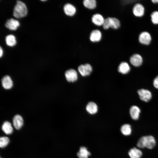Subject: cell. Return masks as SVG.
<instances>
[{"mask_svg": "<svg viewBox=\"0 0 158 158\" xmlns=\"http://www.w3.org/2000/svg\"><path fill=\"white\" fill-rule=\"evenodd\" d=\"M145 9L143 6L139 3L135 4L133 9V12L136 16L140 17L144 14Z\"/></svg>", "mask_w": 158, "mask_h": 158, "instance_id": "9c48e42d", "label": "cell"}, {"mask_svg": "<svg viewBox=\"0 0 158 158\" xmlns=\"http://www.w3.org/2000/svg\"><path fill=\"white\" fill-rule=\"evenodd\" d=\"M2 129L7 134H11L13 132V128L11 124L8 121H6L4 123L2 126Z\"/></svg>", "mask_w": 158, "mask_h": 158, "instance_id": "ffe728a7", "label": "cell"}, {"mask_svg": "<svg viewBox=\"0 0 158 158\" xmlns=\"http://www.w3.org/2000/svg\"><path fill=\"white\" fill-rule=\"evenodd\" d=\"M128 153L130 158H140L142 154V151L136 147L130 149Z\"/></svg>", "mask_w": 158, "mask_h": 158, "instance_id": "ac0fdd59", "label": "cell"}, {"mask_svg": "<svg viewBox=\"0 0 158 158\" xmlns=\"http://www.w3.org/2000/svg\"><path fill=\"white\" fill-rule=\"evenodd\" d=\"M79 73L83 76L89 75L92 71V69L91 65L89 63L82 64L78 68Z\"/></svg>", "mask_w": 158, "mask_h": 158, "instance_id": "277c9868", "label": "cell"}, {"mask_svg": "<svg viewBox=\"0 0 158 158\" xmlns=\"http://www.w3.org/2000/svg\"><path fill=\"white\" fill-rule=\"evenodd\" d=\"M153 85L156 88L158 89V75L154 79L153 81Z\"/></svg>", "mask_w": 158, "mask_h": 158, "instance_id": "4316f807", "label": "cell"}, {"mask_svg": "<svg viewBox=\"0 0 158 158\" xmlns=\"http://www.w3.org/2000/svg\"><path fill=\"white\" fill-rule=\"evenodd\" d=\"M1 83L3 87L6 89L11 88L13 85L12 80L11 77L8 75L3 77L1 80Z\"/></svg>", "mask_w": 158, "mask_h": 158, "instance_id": "5bb4252c", "label": "cell"}, {"mask_svg": "<svg viewBox=\"0 0 158 158\" xmlns=\"http://www.w3.org/2000/svg\"><path fill=\"white\" fill-rule=\"evenodd\" d=\"M138 40L139 42L141 44L148 45L149 44L151 41V37L150 34L147 32H143L140 34Z\"/></svg>", "mask_w": 158, "mask_h": 158, "instance_id": "5b68a950", "label": "cell"}, {"mask_svg": "<svg viewBox=\"0 0 158 158\" xmlns=\"http://www.w3.org/2000/svg\"><path fill=\"white\" fill-rule=\"evenodd\" d=\"M118 71L122 74H126L128 73L130 70V68L128 63L122 62L118 67Z\"/></svg>", "mask_w": 158, "mask_h": 158, "instance_id": "d6986e66", "label": "cell"}, {"mask_svg": "<svg viewBox=\"0 0 158 158\" xmlns=\"http://www.w3.org/2000/svg\"><path fill=\"white\" fill-rule=\"evenodd\" d=\"M151 20L154 24H158V11H154L151 15Z\"/></svg>", "mask_w": 158, "mask_h": 158, "instance_id": "484cf974", "label": "cell"}, {"mask_svg": "<svg viewBox=\"0 0 158 158\" xmlns=\"http://www.w3.org/2000/svg\"><path fill=\"white\" fill-rule=\"evenodd\" d=\"M86 109L89 114H94L98 111V107L96 104L92 102H89L86 106Z\"/></svg>", "mask_w": 158, "mask_h": 158, "instance_id": "e0dca14e", "label": "cell"}, {"mask_svg": "<svg viewBox=\"0 0 158 158\" xmlns=\"http://www.w3.org/2000/svg\"><path fill=\"white\" fill-rule=\"evenodd\" d=\"M27 9L25 4L22 1H17L13 10V15L16 18H20L25 16Z\"/></svg>", "mask_w": 158, "mask_h": 158, "instance_id": "7a4b0ae2", "label": "cell"}, {"mask_svg": "<svg viewBox=\"0 0 158 158\" xmlns=\"http://www.w3.org/2000/svg\"><path fill=\"white\" fill-rule=\"evenodd\" d=\"M105 19L101 14L96 13L93 15L92 17V21L95 25L98 26L103 25Z\"/></svg>", "mask_w": 158, "mask_h": 158, "instance_id": "4fadbf2b", "label": "cell"}, {"mask_svg": "<svg viewBox=\"0 0 158 158\" xmlns=\"http://www.w3.org/2000/svg\"><path fill=\"white\" fill-rule=\"evenodd\" d=\"M5 41L7 45L11 47L15 45L16 42L15 37L12 35H7L6 37Z\"/></svg>", "mask_w": 158, "mask_h": 158, "instance_id": "603a6c76", "label": "cell"}, {"mask_svg": "<svg viewBox=\"0 0 158 158\" xmlns=\"http://www.w3.org/2000/svg\"><path fill=\"white\" fill-rule=\"evenodd\" d=\"M90 154L85 147H81L77 153V156L79 158H88Z\"/></svg>", "mask_w": 158, "mask_h": 158, "instance_id": "44dd1931", "label": "cell"}, {"mask_svg": "<svg viewBox=\"0 0 158 158\" xmlns=\"http://www.w3.org/2000/svg\"><path fill=\"white\" fill-rule=\"evenodd\" d=\"M140 110L139 108L136 106H133L130 109V114L132 118L135 120L138 119Z\"/></svg>", "mask_w": 158, "mask_h": 158, "instance_id": "2e32d148", "label": "cell"}, {"mask_svg": "<svg viewBox=\"0 0 158 158\" xmlns=\"http://www.w3.org/2000/svg\"></svg>", "mask_w": 158, "mask_h": 158, "instance_id": "4dcf8cb0", "label": "cell"}, {"mask_svg": "<svg viewBox=\"0 0 158 158\" xmlns=\"http://www.w3.org/2000/svg\"><path fill=\"white\" fill-rule=\"evenodd\" d=\"M102 37V34L101 31L98 30H95L90 33V39L92 42H98L101 40Z\"/></svg>", "mask_w": 158, "mask_h": 158, "instance_id": "8fae6325", "label": "cell"}, {"mask_svg": "<svg viewBox=\"0 0 158 158\" xmlns=\"http://www.w3.org/2000/svg\"><path fill=\"white\" fill-rule=\"evenodd\" d=\"M19 21L13 18H11L7 20L5 23V26L11 30H15L19 26Z\"/></svg>", "mask_w": 158, "mask_h": 158, "instance_id": "30bf717a", "label": "cell"}, {"mask_svg": "<svg viewBox=\"0 0 158 158\" xmlns=\"http://www.w3.org/2000/svg\"><path fill=\"white\" fill-rule=\"evenodd\" d=\"M103 26L104 30H107L109 28L117 29L120 27V23L119 20L116 18L108 17L105 20Z\"/></svg>", "mask_w": 158, "mask_h": 158, "instance_id": "3957f363", "label": "cell"}, {"mask_svg": "<svg viewBox=\"0 0 158 158\" xmlns=\"http://www.w3.org/2000/svg\"><path fill=\"white\" fill-rule=\"evenodd\" d=\"M9 140L6 137H2L0 138V146L1 148H4L6 147L8 144Z\"/></svg>", "mask_w": 158, "mask_h": 158, "instance_id": "d4e9b609", "label": "cell"}, {"mask_svg": "<svg viewBox=\"0 0 158 158\" xmlns=\"http://www.w3.org/2000/svg\"><path fill=\"white\" fill-rule=\"evenodd\" d=\"M3 54V50L1 47H0V57H1Z\"/></svg>", "mask_w": 158, "mask_h": 158, "instance_id": "83f0119b", "label": "cell"}, {"mask_svg": "<svg viewBox=\"0 0 158 158\" xmlns=\"http://www.w3.org/2000/svg\"><path fill=\"white\" fill-rule=\"evenodd\" d=\"M65 75L66 80L69 82H73L77 80V73L73 69H71L67 70Z\"/></svg>", "mask_w": 158, "mask_h": 158, "instance_id": "52a82bcc", "label": "cell"}, {"mask_svg": "<svg viewBox=\"0 0 158 158\" xmlns=\"http://www.w3.org/2000/svg\"><path fill=\"white\" fill-rule=\"evenodd\" d=\"M122 133L125 135H129L131 133V128L130 125L126 124L122 125L121 128Z\"/></svg>", "mask_w": 158, "mask_h": 158, "instance_id": "cb8c5ba5", "label": "cell"}, {"mask_svg": "<svg viewBox=\"0 0 158 158\" xmlns=\"http://www.w3.org/2000/svg\"><path fill=\"white\" fill-rule=\"evenodd\" d=\"M137 92L140 99L142 101L147 102L152 98L151 93L148 90L141 89L138 90Z\"/></svg>", "mask_w": 158, "mask_h": 158, "instance_id": "8992f818", "label": "cell"}, {"mask_svg": "<svg viewBox=\"0 0 158 158\" xmlns=\"http://www.w3.org/2000/svg\"><path fill=\"white\" fill-rule=\"evenodd\" d=\"M41 1H45L46 0H42Z\"/></svg>", "mask_w": 158, "mask_h": 158, "instance_id": "f546056e", "label": "cell"}, {"mask_svg": "<svg viewBox=\"0 0 158 158\" xmlns=\"http://www.w3.org/2000/svg\"><path fill=\"white\" fill-rule=\"evenodd\" d=\"M152 1L154 4L158 3V0H152Z\"/></svg>", "mask_w": 158, "mask_h": 158, "instance_id": "f1b7e54d", "label": "cell"}, {"mask_svg": "<svg viewBox=\"0 0 158 158\" xmlns=\"http://www.w3.org/2000/svg\"><path fill=\"white\" fill-rule=\"evenodd\" d=\"M156 145L154 138L151 135L143 136L138 140L137 146L141 148L146 147L149 149L154 148Z\"/></svg>", "mask_w": 158, "mask_h": 158, "instance_id": "6da1fadb", "label": "cell"}, {"mask_svg": "<svg viewBox=\"0 0 158 158\" xmlns=\"http://www.w3.org/2000/svg\"><path fill=\"white\" fill-rule=\"evenodd\" d=\"M130 63L133 65L135 67H138L142 64L143 59L140 55L135 54L130 57Z\"/></svg>", "mask_w": 158, "mask_h": 158, "instance_id": "ba28073f", "label": "cell"}, {"mask_svg": "<svg viewBox=\"0 0 158 158\" xmlns=\"http://www.w3.org/2000/svg\"><path fill=\"white\" fill-rule=\"evenodd\" d=\"M83 3L85 7L89 9H94L96 6V1L95 0H85Z\"/></svg>", "mask_w": 158, "mask_h": 158, "instance_id": "7402d4cb", "label": "cell"}, {"mask_svg": "<svg viewBox=\"0 0 158 158\" xmlns=\"http://www.w3.org/2000/svg\"><path fill=\"white\" fill-rule=\"evenodd\" d=\"M22 117L19 115H15L13 118V123L15 128L17 130L20 129L23 125Z\"/></svg>", "mask_w": 158, "mask_h": 158, "instance_id": "9a60e30c", "label": "cell"}, {"mask_svg": "<svg viewBox=\"0 0 158 158\" xmlns=\"http://www.w3.org/2000/svg\"><path fill=\"white\" fill-rule=\"evenodd\" d=\"M63 10L67 16H73L76 12V9L73 5L67 3L63 7Z\"/></svg>", "mask_w": 158, "mask_h": 158, "instance_id": "7c38bea8", "label": "cell"}]
</instances>
